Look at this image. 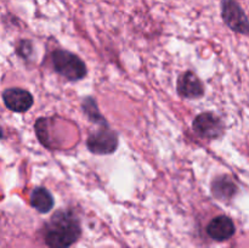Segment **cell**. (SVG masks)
I'll return each mask as SVG.
<instances>
[{
	"label": "cell",
	"instance_id": "9",
	"mask_svg": "<svg viewBox=\"0 0 249 248\" xmlns=\"http://www.w3.org/2000/svg\"><path fill=\"white\" fill-rule=\"evenodd\" d=\"M237 192V186L228 175L215 177L212 182V194L219 199H230Z\"/></svg>",
	"mask_w": 249,
	"mask_h": 248
},
{
	"label": "cell",
	"instance_id": "11",
	"mask_svg": "<svg viewBox=\"0 0 249 248\" xmlns=\"http://www.w3.org/2000/svg\"><path fill=\"white\" fill-rule=\"evenodd\" d=\"M82 107H83V111L85 112V114H87V117L90 119V121L99 124V125L101 126L108 125L106 119H105L104 117H102V114L100 113L96 101H95L92 97H87V99H84V101H83L82 104Z\"/></svg>",
	"mask_w": 249,
	"mask_h": 248
},
{
	"label": "cell",
	"instance_id": "5",
	"mask_svg": "<svg viewBox=\"0 0 249 248\" xmlns=\"http://www.w3.org/2000/svg\"><path fill=\"white\" fill-rule=\"evenodd\" d=\"M195 133L204 139H218L224 133V124L216 114L212 112L199 113L192 123Z\"/></svg>",
	"mask_w": 249,
	"mask_h": 248
},
{
	"label": "cell",
	"instance_id": "12",
	"mask_svg": "<svg viewBox=\"0 0 249 248\" xmlns=\"http://www.w3.org/2000/svg\"><path fill=\"white\" fill-rule=\"evenodd\" d=\"M32 51V44L29 41H22L18 48V53H21L22 57H27Z\"/></svg>",
	"mask_w": 249,
	"mask_h": 248
},
{
	"label": "cell",
	"instance_id": "13",
	"mask_svg": "<svg viewBox=\"0 0 249 248\" xmlns=\"http://www.w3.org/2000/svg\"><path fill=\"white\" fill-rule=\"evenodd\" d=\"M0 138H2V130H1V128H0Z\"/></svg>",
	"mask_w": 249,
	"mask_h": 248
},
{
	"label": "cell",
	"instance_id": "3",
	"mask_svg": "<svg viewBox=\"0 0 249 248\" xmlns=\"http://www.w3.org/2000/svg\"><path fill=\"white\" fill-rule=\"evenodd\" d=\"M87 146L95 155H112L118 147V135L108 125L101 126L99 130L90 134Z\"/></svg>",
	"mask_w": 249,
	"mask_h": 248
},
{
	"label": "cell",
	"instance_id": "10",
	"mask_svg": "<svg viewBox=\"0 0 249 248\" xmlns=\"http://www.w3.org/2000/svg\"><path fill=\"white\" fill-rule=\"evenodd\" d=\"M31 204L39 213L45 214L55 206V199L49 190L45 187H36L31 195Z\"/></svg>",
	"mask_w": 249,
	"mask_h": 248
},
{
	"label": "cell",
	"instance_id": "2",
	"mask_svg": "<svg viewBox=\"0 0 249 248\" xmlns=\"http://www.w3.org/2000/svg\"><path fill=\"white\" fill-rule=\"evenodd\" d=\"M53 66L56 73L71 82H77L87 75L84 61L67 50H55L53 53Z\"/></svg>",
	"mask_w": 249,
	"mask_h": 248
},
{
	"label": "cell",
	"instance_id": "6",
	"mask_svg": "<svg viewBox=\"0 0 249 248\" xmlns=\"http://www.w3.org/2000/svg\"><path fill=\"white\" fill-rule=\"evenodd\" d=\"M178 92L185 99H199L204 95V87L196 73L187 72L180 74L178 79Z\"/></svg>",
	"mask_w": 249,
	"mask_h": 248
},
{
	"label": "cell",
	"instance_id": "1",
	"mask_svg": "<svg viewBox=\"0 0 249 248\" xmlns=\"http://www.w3.org/2000/svg\"><path fill=\"white\" fill-rule=\"evenodd\" d=\"M82 233L79 219L73 212L61 209L53 214L46 224L44 240L50 248H68L78 241Z\"/></svg>",
	"mask_w": 249,
	"mask_h": 248
},
{
	"label": "cell",
	"instance_id": "7",
	"mask_svg": "<svg viewBox=\"0 0 249 248\" xmlns=\"http://www.w3.org/2000/svg\"><path fill=\"white\" fill-rule=\"evenodd\" d=\"M5 105L9 109L18 113L27 112L33 105V96L29 91L19 88H11L5 90L2 94Z\"/></svg>",
	"mask_w": 249,
	"mask_h": 248
},
{
	"label": "cell",
	"instance_id": "8",
	"mask_svg": "<svg viewBox=\"0 0 249 248\" xmlns=\"http://www.w3.org/2000/svg\"><path fill=\"white\" fill-rule=\"evenodd\" d=\"M235 224L226 215H219L211 220L207 226V233L215 241H226L235 235Z\"/></svg>",
	"mask_w": 249,
	"mask_h": 248
},
{
	"label": "cell",
	"instance_id": "4",
	"mask_svg": "<svg viewBox=\"0 0 249 248\" xmlns=\"http://www.w3.org/2000/svg\"><path fill=\"white\" fill-rule=\"evenodd\" d=\"M221 16L230 29L241 34L249 33V21L242 7L235 0H224L221 2Z\"/></svg>",
	"mask_w": 249,
	"mask_h": 248
}]
</instances>
